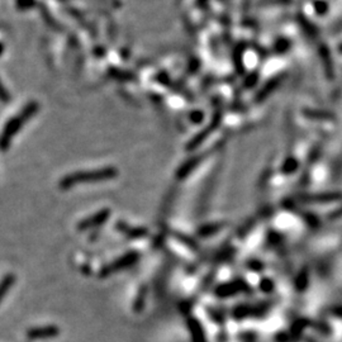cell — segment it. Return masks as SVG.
Returning <instances> with one entry per match:
<instances>
[{
  "mask_svg": "<svg viewBox=\"0 0 342 342\" xmlns=\"http://www.w3.org/2000/svg\"><path fill=\"white\" fill-rule=\"evenodd\" d=\"M36 109H37L36 104L28 105V107L25 109V112L20 114L19 117H15V118H13L12 121L8 123V126L5 127V129L3 131L2 137H0V150L4 151L9 147V143L12 141L13 136L17 133V131H19L23 122H25L26 119H28L32 114L36 112Z\"/></svg>",
  "mask_w": 342,
  "mask_h": 342,
  "instance_id": "2",
  "label": "cell"
},
{
  "mask_svg": "<svg viewBox=\"0 0 342 342\" xmlns=\"http://www.w3.org/2000/svg\"><path fill=\"white\" fill-rule=\"evenodd\" d=\"M117 231H119L121 233H123L126 237L132 238V240H139V238H143L147 236L148 230L145 227H132L129 224H127L126 222L118 221L116 223Z\"/></svg>",
  "mask_w": 342,
  "mask_h": 342,
  "instance_id": "6",
  "label": "cell"
},
{
  "mask_svg": "<svg viewBox=\"0 0 342 342\" xmlns=\"http://www.w3.org/2000/svg\"><path fill=\"white\" fill-rule=\"evenodd\" d=\"M145 297H146V288H142L141 293L139 294L136 302H134V312H141L142 311L143 302H145Z\"/></svg>",
  "mask_w": 342,
  "mask_h": 342,
  "instance_id": "9",
  "label": "cell"
},
{
  "mask_svg": "<svg viewBox=\"0 0 342 342\" xmlns=\"http://www.w3.org/2000/svg\"><path fill=\"white\" fill-rule=\"evenodd\" d=\"M188 325H189V330L190 332L193 333V336H194V341L195 342H201V331H200V327L199 325L197 323V321L194 320H189L188 321Z\"/></svg>",
  "mask_w": 342,
  "mask_h": 342,
  "instance_id": "8",
  "label": "cell"
},
{
  "mask_svg": "<svg viewBox=\"0 0 342 342\" xmlns=\"http://www.w3.org/2000/svg\"><path fill=\"white\" fill-rule=\"evenodd\" d=\"M60 328L57 326H42V327H34L27 331V337L29 340H49L60 335Z\"/></svg>",
  "mask_w": 342,
  "mask_h": 342,
  "instance_id": "5",
  "label": "cell"
},
{
  "mask_svg": "<svg viewBox=\"0 0 342 342\" xmlns=\"http://www.w3.org/2000/svg\"><path fill=\"white\" fill-rule=\"evenodd\" d=\"M117 170L114 168H104L99 170H90V171H79L74 174L67 175L60 181L61 189H70L80 183H90V181H103V180H109L117 176Z\"/></svg>",
  "mask_w": 342,
  "mask_h": 342,
  "instance_id": "1",
  "label": "cell"
},
{
  "mask_svg": "<svg viewBox=\"0 0 342 342\" xmlns=\"http://www.w3.org/2000/svg\"><path fill=\"white\" fill-rule=\"evenodd\" d=\"M2 51H3V47H2V44H0V54H2Z\"/></svg>",
  "mask_w": 342,
  "mask_h": 342,
  "instance_id": "11",
  "label": "cell"
},
{
  "mask_svg": "<svg viewBox=\"0 0 342 342\" xmlns=\"http://www.w3.org/2000/svg\"><path fill=\"white\" fill-rule=\"evenodd\" d=\"M0 99H2V100L9 99V98H8V94H7V93H5L4 87L2 86V84H0Z\"/></svg>",
  "mask_w": 342,
  "mask_h": 342,
  "instance_id": "10",
  "label": "cell"
},
{
  "mask_svg": "<svg viewBox=\"0 0 342 342\" xmlns=\"http://www.w3.org/2000/svg\"><path fill=\"white\" fill-rule=\"evenodd\" d=\"M109 217H110V209L108 208L102 209V211L93 214L92 217H87V218L83 219V221L78 224V231H81V232H83V231H87L92 230V228L102 226L103 223H105V222L108 221Z\"/></svg>",
  "mask_w": 342,
  "mask_h": 342,
  "instance_id": "4",
  "label": "cell"
},
{
  "mask_svg": "<svg viewBox=\"0 0 342 342\" xmlns=\"http://www.w3.org/2000/svg\"><path fill=\"white\" fill-rule=\"evenodd\" d=\"M139 259H140V254L136 253V251H131V253L124 254V255L119 257V259L114 260L112 264L103 267L99 272L100 278H107L109 277V275L114 274V272L122 271V270L127 269V267H131L132 265H134L137 261H139Z\"/></svg>",
  "mask_w": 342,
  "mask_h": 342,
  "instance_id": "3",
  "label": "cell"
},
{
  "mask_svg": "<svg viewBox=\"0 0 342 342\" xmlns=\"http://www.w3.org/2000/svg\"><path fill=\"white\" fill-rule=\"evenodd\" d=\"M14 282H15L14 274H7L4 278H3V280L0 282V302L4 299L5 294L10 290V288H12L13 284H14Z\"/></svg>",
  "mask_w": 342,
  "mask_h": 342,
  "instance_id": "7",
  "label": "cell"
}]
</instances>
